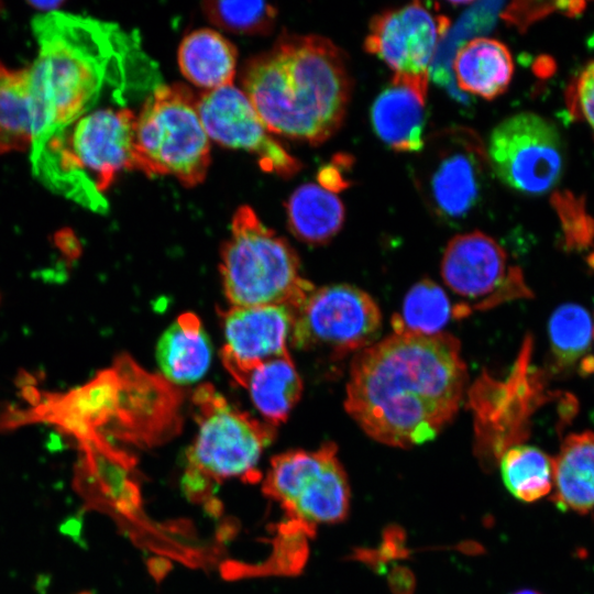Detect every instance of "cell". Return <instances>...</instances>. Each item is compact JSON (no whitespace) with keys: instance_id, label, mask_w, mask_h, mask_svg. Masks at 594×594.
I'll list each match as a JSON object with an SVG mask.
<instances>
[{"instance_id":"cell-21","label":"cell","mask_w":594,"mask_h":594,"mask_svg":"<svg viewBox=\"0 0 594 594\" xmlns=\"http://www.w3.org/2000/svg\"><path fill=\"white\" fill-rule=\"evenodd\" d=\"M237 56L233 43L218 31L198 29L180 42L177 61L184 77L208 91L232 85Z\"/></svg>"},{"instance_id":"cell-36","label":"cell","mask_w":594,"mask_h":594,"mask_svg":"<svg viewBox=\"0 0 594 594\" xmlns=\"http://www.w3.org/2000/svg\"><path fill=\"white\" fill-rule=\"evenodd\" d=\"M52 583V575L48 573H41L35 580V591L38 594H47Z\"/></svg>"},{"instance_id":"cell-17","label":"cell","mask_w":594,"mask_h":594,"mask_svg":"<svg viewBox=\"0 0 594 594\" xmlns=\"http://www.w3.org/2000/svg\"><path fill=\"white\" fill-rule=\"evenodd\" d=\"M427 90L411 82L392 78L371 108L372 127L388 147L397 152L424 148Z\"/></svg>"},{"instance_id":"cell-9","label":"cell","mask_w":594,"mask_h":594,"mask_svg":"<svg viewBox=\"0 0 594 594\" xmlns=\"http://www.w3.org/2000/svg\"><path fill=\"white\" fill-rule=\"evenodd\" d=\"M294 315L290 343L302 351L327 352L333 359L372 345L382 329L376 301L349 284L314 289Z\"/></svg>"},{"instance_id":"cell-33","label":"cell","mask_w":594,"mask_h":594,"mask_svg":"<svg viewBox=\"0 0 594 594\" xmlns=\"http://www.w3.org/2000/svg\"><path fill=\"white\" fill-rule=\"evenodd\" d=\"M534 70L537 76L541 78H548L556 72V62L552 57L548 55H542L536 61L534 65Z\"/></svg>"},{"instance_id":"cell-20","label":"cell","mask_w":594,"mask_h":594,"mask_svg":"<svg viewBox=\"0 0 594 594\" xmlns=\"http://www.w3.org/2000/svg\"><path fill=\"white\" fill-rule=\"evenodd\" d=\"M554 493L562 510L585 514L594 509V433L568 436L552 459Z\"/></svg>"},{"instance_id":"cell-13","label":"cell","mask_w":594,"mask_h":594,"mask_svg":"<svg viewBox=\"0 0 594 594\" xmlns=\"http://www.w3.org/2000/svg\"><path fill=\"white\" fill-rule=\"evenodd\" d=\"M449 25L446 15L410 2L373 16L364 48L393 70V78L428 89L431 61Z\"/></svg>"},{"instance_id":"cell-7","label":"cell","mask_w":594,"mask_h":594,"mask_svg":"<svg viewBox=\"0 0 594 594\" xmlns=\"http://www.w3.org/2000/svg\"><path fill=\"white\" fill-rule=\"evenodd\" d=\"M138 170L170 175L184 186L204 182L210 165V139L197 97L182 85H160L144 101L135 122Z\"/></svg>"},{"instance_id":"cell-18","label":"cell","mask_w":594,"mask_h":594,"mask_svg":"<svg viewBox=\"0 0 594 594\" xmlns=\"http://www.w3.org/2000/svg\"><path fill=\"white\" fill-rule=\"evenodd\" d=\"M156 360L170 384H191L206 374L211 361V344L195 314L180 315L163 332L157 342Z\"/></svg>"},{"instance_id":"cell-41","label":"cell","mask_w":594,"mask_h":594,"mask_svg":"<svg viewBox=\"0 0 594 594\" xmlns=\"http://www.w3.org/2000/svg\"><path fill=\"white\" fill-rule=\"evenodd\" d=\"M591 369H594V361H591Z\"/></svg>"},{"instance_id":"cell-14","label":"cell","mask_w":594,"mask_h":594,"mask_svg":"<svg viewBox=\"0 0 594 594\" xmlns=\"http://www.w3.org/2000/svg\"><path fill=\"white\" fill-rule=\"evenodd\" d=\"M530 342H526L518 362L506 381L480 377L471 392L475 416V449L484 466L498 462L510 447L526 437L535 385L529 369Z\"/></svg>"},{"instance_id":"cell-10","label":"cell","mask_w":594,"mask_h":594,"mask_svg":"<svg viewBox=\"0 0 594 594\" xmlns=\"http://www.w3.org/2000/svg\"><path fill=\"white\" fill-rule=\"evenodd\" d=\"M418 184L431 210L441 219H465L484 197L487 152L469 129L441 131L429 140Z\"/></svg>"},{"instance_id":"cell-37","label":"cell","mask_w":594,"mask_h":594,"mask_svg":"<svg viewBox=\"0 0 594 594\" xmlns=\"http://www.w3.org/2000/svg\"><path fill=\"white\" fill-rule=\"evenodd\" d=\"M62 1H30L33 8L37 10L45 11L46 13L57 11L58 7L62 6Z\"/></svg>"},{"instance_id":"cell-15","label":"cell","mask_w":594,"mask_h":594,"mask_svg":"<svg viewBox=\"0 0 594 594\" xmlns=\"http://www.w3.org/2000/svg\"><path fill=\"white\" fill-rule=\"evenodd\" d=\"M197 108L210 140L255 155L263 170L282 177L300 169V162L273 138L243 90L228 85L204 91Z\"/></svg>"},{"instance_id":"cell-40","label":"cell","mask_w":594,"mask_h":594,"mask_svg":"<svg viewBox=\"0 0 594 594\" xmlns=\"http://www.w3.org/2000/svg\"><path fill=\"white\" fill-rule=\"evenodd\" d=\"M79 594H95V593H94V592H88V591H86V592H81V593H79Z\"/></svg>"},{"instance_id":"cell-31","label":"cell","mask_w":594,"mask_h":594,"mask_svg":"<svg viewBox=\"0 0 594 594\" xmlns=\"http://www.w3.org/2000/svg\"><path fill=\"white\" fill-rule=\"evenodd\" d=\"M84 517L82 513L68 515L58 525V531L64 537L72 539L78 546H85L82 538Z\"/></svg>"},{"instance_id":"cell-35","label":"cell","mask_w":594,"mask_h":594,"mask_svg":"<svg viewBox=\"0 0 594 594\" xmlns=\"http://www.w3.org/2000/svg\"><path fill=\"white\" fill-rule=\"evenodd\" d=\"M579 81L594 95V62L590 63L583 70Z\"/></svg>"},{"instance_id":"cell-16","label":"cell","mask_w":594,"mask_h":594,"mask_svg":"<svg viewBox=\"0 0 594 594\" xmlns=\"http://www.w3.org/2000/svg\"><path fill=\"white\" fill-rule=\"evenodd\" d=\"M223 366L239 384L257 365L288 354L294 311L285 306L230 307L220 311Z\"/></svg>"},{"instance_id":"cell-23","label":"cell","mask_w":594,"mask_h":594,"mask_svg":"<svg viewBox=\"0 0 594 594\" xmlns=\"http://www.w3.org/2000/svg\"><path fill=\"white\" fill-rule=\"evenodd\" d=\"M288 226L293 234L311 245L329 242L342 228L344 206L334 193L317 184H304L289 197Z\"/></svg>"},{"instance_id":"cell-12","label":"cell","mask_w":594,"mask_h":594,"mask_svg":"<svg viewBox=\"0 0 594 594\" xmlns=\"http://www.w3.org/2000/svg\"><path fill=\"white\" fill-rule=\"evenodd\" d=\"M441 276L464 299L460 305L469 314L531 296L520 268L510 264L505 250L481 231L458 234L449 241L441 260Z\"/></svg>"},{"instance_id":"cell-19","label":"cell","mask_w":594,"mask_h":594,"mask_svg":"<svg viewBox=\"0 0 594 594\" xmlns=\"http://www.w3.org/2000/svg\"><path fill=\"white\" fill-rule=\"evenodd\" d=\"M457 86L462 91L492 100L508 88L514 62L507 46L490 37H474L453 55Z\"/></svg>"},{"instance_id":"cell-24","label":"cell","mask_w":594,"mask_h":594,"mask_svg":"<svg viewBox=\"0 0 594 594\" xmlns=\"http://www.w3.org/2000/svg\"><path fill=\"white\" fill-rule=\"evenodd\" d=\"M34 111L26 68L0 63V154L31 148Z\"/></svg>"},{"instance_id":"cell-5","label":"cell","mask_w":594,"mask_h":594,"mask_svg":"<svg viewBox=\"0 0 594 594\" xmlns=\"http://www.w3.org/2000/svg\"><path fill=\"white\" fill-rule=\"evenodd\" d=\"M220 273L232 307L285 306L295 314L315 289L301 276L290 244L246 205L233 215L221 248Z\"/></svg>"},{"instance_id":"cell-27","label":"cell","mask_w":594,"mask_h":594,"mask_svg":"<svg viewBox=\"0 0 594 594\" xmlns=\"http://www.w3.org/2000/svg\"><path fill=\"white\" fill-rule=\"evenodd\" d=\"M548 333L551 352L561 367L572 365L588 350L594 339L590 312L578 304H563L550 317Z\"/></svg>"},{"instance_id":"cell-30","label":"cell","mask_w":594,"mask_h":594,"mask_svg":"<svg viewBox=\"0 0 594 594\" xmlns=\"http://www.w3.org/2000/svg\"><path fill=\"white\" fill-rule=\"evenodd\" d=\"M554 10L556 2L522 1L509 4L502 16L518 29H525Z\"/></svg>"},{"instance_id":"cell-4","label":"cell","mask_w":594,"mask_h":594,"mask_svg":"<svg viewBox=\"0 0 594 594\" xmlns=\"http://www.w3.org/2000/svg\"><path fill=\"white\" fill-rule=\"evenodd\" d=\"M135 122L129 108L90 110L30 155L34 175L55 193L105 210L102 193L116 175L139 169Z\"/></svg>"},{"instance_id":"cell-39","label":"cell","mask_w":594,"mask_h":594,"mask_svg":"<svg viewBox=\"0 0 594 594\" xmlns=\"http://www.w3.org/2000/svg\"><path fill=\"white\" fill-rule=\"evenodd\" d=\"M510 594H540V593L532 590H520V591L513 592Z\"/></svg>"},{"instance_id":"cell-8","label":"cell","mask_w":594,"mask_h":594,"mask_svg":"<svg viewBox=\"0 0 594 594\" xmlns=\"http://www.w3.org/2000/svg\"><path fill=\"white\" fill-rule=\"evenodd\" d=\"M262 490L285 512L289 530L306 536L317 525L343 520L349 512V482L332 442L275 455Z\"/></svg>"},{"instance_id":"cell-3","label":"cell","mask_w":594,"mask_h":594,"mask_svg":"<svg viewBox=\"0 0 594 594\" xmlns=\"http://www.w3.org/2000/svg\"><path fill=\"white\" fill-rule=\"evenodd\" d=\"M242 86L272 133L318 145L341 127L352 78L329 38L284 34L246 64Z\"/></svg>"},{"instance_id":"cell-6","label":"cell","mask_w":594,"mask_h":594,"mask_svg":"<svg viewBox=\"0 0 594 594\" xmlns=\"http://www.w3.org/2000/svg\"><path fill=\"white\" fill-rule=\"evenodd\" d=\"M193 396L198 430L187 451L189 492L202 497L210 484L226 480L257 482V465L275 438V427L240 410L210 384L198 387Z\"/></svg>"},{"instance_id":"cell-22","label":"cell","mask_w":594,"mask_h":594,"mask_svg":"<svg viewBox=\"0 0 594 594\" xmlns=\"http://www.w3.org/2000/svg\"><path fill=\"white\" fill-rule=\"evenodd\" d=\"M242 387L264 421L276 427L287 420L302 393V380L290 354L268 360L246 376Z\"/></svg>"},{"instance_id":"cell-2","label":"cell","mask_w":594,"mask_h":594,"mask_svg":"<svg viewBox=\"0 0 594 594\" xmlns=\"http://www.w3.org/2000/svg\"><path fill=\"white\" fill-rule=\"evenodd\" d=\"M32 29L38 52L26 67L34 111L31 155L92 110L107 85L124 79L132 48L113 23L58 10L36 16Z\"/></svg>"},{"instance_id":"cell-28","label":"cell","mask_w":594,"mask_h":594,"mask_svg":"<svg viewBox=\"0 0 594 594\" xmlns=\"http://www.w3.org/2000/svg\"><path fill=\"white\" fill-rule=\"evenodd\" d=\"M202 10L215 25L239 34L268 33L277 10L264 1H205Z\"/></svg>"},{"instance_id":"cell-26","label":"cell","mask_w":594,"mask_h":594,"mask_svg":"<svg viewBox=\"0 0 594 594\" xmlns=\"http://www.w3.org/2000/svg\"><path fill=\"white\" fill-rule=\"evenodd\" d=\"M452 317H458L455 306L446 292L433 280L422 279L406 294L402 312L392 319L394 332L435 336Z\"/></svg>"},{"instance_id":"cell-29","label":"cell","mask_w":594,"mask_h":594,"mask_svg":"<svg viewBox=\"0 0 594 594\" xmlns=\"http://www.w3.org/2000/svg\"><path fill=\"white\" fill-rule=\"evenodd\" d=\"M551 204L562 222L566 246L586 248L594 239V220L585 212L584 198L570 191H557Z\"/></svg>"},{"instance_id":"cell-11","label":"cell","mask_w":594,"mask_h":594,"mask_svg":"<svg viewBox=\"0 0 594 594\" xmlns=\"http://www.w3.org/2000/svg\"><path fill=\"white\" fill-rule=\"evenodd\" d=\"M486 152L499 180L522 194H544L562 176L561 136L551 122L531 112L517 113L497 124Z\"/></svg>"},{"instance_id":"cell-38","label":"cell","mask_w":594,"mask_h":594,"mask_svg":"<svg viewBox=\"0 0 594 594\" xmlns=\"http://www.w3.org/2000/svg\"><path fill=\"white\" fill-rule=\"evenodd\" d=\"M46 447L51 452L61 451L63 449V442L61 441V437L56 435H51Z\"/></svg>"},{"instance_id":"cell-1","label":"cell","mask_w":594,"mask_h":594,"mask_svg":"<svg viewBox=\"0 0 594 594\" xmlns=\"http://www.w3.org/2000/svg\"><path fill=\"white\" fill-rule=\"evenodd\" d=\"M466 380L455 337L393 332L354 356L344 408L372 439L409 448L454 418Z\"/></svg>"},{"instance_id":"cell-34","label":"cell","mask_w":594,"mask_h":594,"mask_svg":"<svg viewBox=\"0 0 594 594\" xmlns=\"http://www.w3.org/2000/svg\"><path fill=\"white\" fill-rule=\"evenodd\" d=\"M586 3L584 1H558L556 2L557 10L561 11L568 16H575L585 9Z\"/></svg>"},{"instance_id":"cell-25","label":"cell","mask_w":594,"mask_h":594,"mask_svg":"<svg viewBox=\"0 0 594 594\" xmlns=\"http://www.w3.org/2000/svg\"><path fill=\"white\" fill-rule=\"evenodd\" d=\"M502 480L517 499L535 502L553 485V464L540 449L528 444L508 448L499 458Z\"/></svg>"},{"instance_id":"cell-32","label":"cell","mask_w":594,"mask_h":594,"mask_svg":"<svg viewBox=\"0 0 594 594\" xmlns=\"http://www.w3.org/2000/svg\"><path fill=\"white\" fill-rule=\"evenodd\" d=\"M55 244L62 253L69 260H75L80 255L81 248L77 237L70 230H61L55 234Z\"/></svg>"}]
</instances>
